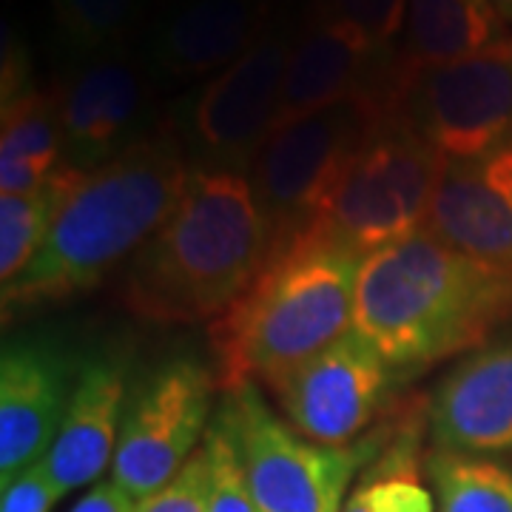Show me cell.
I'll use <instances>...</instances> for the list:
<instances>
[{"label": "cell", "instance_id": "cell-1", "mask_svg": "<svg viewBox=\"0 0 512 512\" xmlns=\"http://www.w3.org/2000/svg\"><path fill=\"white\" fill-rule=\"evenodd\" d=\"M188 177L191 163L174 126H160L126 154L86 171L29 268L3 288V316L89 291L134 259L177 208Z\"/></svg>", "mask_w": 512, "mask_h": 512}, {"label": "cell", "instance_id": "cell-2", "mask_svg": "<svg viewBox=\"0 0 512 512\" xmlns=\"http://www.w3.org/2000/svg\"><path fill=\"white\" fill-rule=\"evenodd\" d=\"M271 256V231L248 174L191 168L183 197L128 262L123 302L157 325L214 322Z\"/></svg>", "mask_w": 512, "mask_h": 512}, {"label": "cell", "instance_id": "cell-3", "mask_svg": "<svg viewBox=\"0 0 512 512\" xmlns=\"http://www.w3.org/2000/svg\"><path fill=\"white\" fill-rule=\"evenodd\" d=\"M512 313V279L416 231L365 256L353 330L393 370L427 367L478 345Z\"/></svg>", "mask_w": 512, "mask_h": 512}, {"label": "cell", "instance_id": "cell-4", "mask_svg": "<svg viewBox=\"0 0 512 512\" xmlns=\"http://www.w3.org/2000/svg\"><path fill=\"white\" fill-rule=\"evenodd\" d=\"M365 256L302 234L268 256L248 291L211 322L217 384H268L353 328Z\"/></svg>", "mask_w": 512, "mask_h": 512}, {"label": "cell", "instance_id": "cell-5", "mask_svg": "<svg viewBox=\"0 0 512 512\" xmlns=\"http://www.w3.org/2000/svg\"><path fill=\"white\" fill-rule=\"evenodd\" d=\"M387 117L382 86L348 94L325 109L282 120L248 171L271 231V254L311 231L333 185Z\"/></svg>", "mask_w": 512, "mask_h": 512}, {"label": "cell", "instance_id": "cell-6", "mask_svg": "<svg viewBox=\"0 0 512 512\" xmlns=\"http://www.w3.org/2000/svg\"><path fill=\"white\" fill-rule=\"evenodd\" d=\"M444 157L396 117H384L333 185L311 231L356 254L424 231Z\"/></svg>", "mask_w": 512, "mask_h": 512}, {"label": "cell", "instance_id": "cell-7", "mask_svg": "<svg viewBox=\"0 0 512 512\" xmlns=\"http://www.w3.org/2000/svg\"><path fill=\"white\" fill-rule=\"evenodd\" d=\"M387 114L450 160L512 143V43L413 74L384 69Z\"/></svg>", "mask_w": 512, "mask_h": 512}, {"label": "cell", "instance_id": "cell-8", "mask_svg": "<svg viewBox=\"0 0 512 512\" xmlns=\"http://www.w3.org/2000/svg\"><path fill=\"white\" fill-rule=\"evenodd\" d=\"M237 447L256 512H342L365 447L305 439L276 416L259 384L225 390L214 416Z\"/></svg>", "mask_w": 512, "mask_h": 512}, {"label": "cell", "instance_id": "cell-9", "mask_svg": "<svg viewBox=\"0 0 512 512\" xmlns=\"http://www.w3.org/2000/svg\"><path fill=\"white\" fill-rule=\"evenodd\" d=\"M296 35L271 26L228 69L183 100L174 131L191 168L248 174L279 123L282 86Z\"/></svg>", "mask_w": 512, "mask_h": 512}, {"label": "cell", "instance_id": "cell-10", "mask_svg": "<svg viewBox=\"0 0 512 512\" xmlns=\"http://www.w3.org/2000/svg\"><path fill=\"white\" fill-rule=\"evenodd\" d=\"M214 376L194 359H171L140 384L111 464V481L137 504L165 487L208 433Z\"/></svg>", "mask_w": 512, "mask_h": 512}, {"label": "cell", "instance_id": "cell-11", "mask_svg": "<svg viewBox=\"0 0 512 512\" xmlns=\"http://www.w3.org/2000/svg\"><path fill=\"white\" fill-rule=\"evenodd\" d=\"M393 382V367L359 330L350 328L302 365L265 387L305 439L345 447L376 419Z\"/></svg>", "mask_w": 512, "mask_h": 512}, {"label": "cell", "instance_id": "cell-12", "mask_svg": "<svg viewBox=\"0 0 512 512\" xmlns=\"http://www.w3.org/2000/svg\"><path fill=\"white\" fill-rule=\"evenodd\" d=\"M63 160L77 171H94L143 143L154 126V92L146 63L126 52L77 60L55 89Z\"/></svg>", "mask_w": 512, "mask_h": 512}, {"label": "cell", "instance_id": "cell-13", "mask_svg": "<svg viewBox=\"0 0 512 512\" xmlns=\"http://www.w3.org/2000/svg\"><path fill=\"white\" fill-rule=\"evenodd\" d=\"M424 231L512 279V143L444 163Z\"/></svg>", "mask_w": 512, "mask_h": 512}, {"label": "cell", "instance_id": "cell-14", "mask_svg": "<svg viewBox=\"0 0 512 512\" xmlns=\"http://www.w3.org/2000/svg\"><path fill=\"white\" fill-rule=\"evenodd\" d=\"M77 376L52 342H9L0 359V487L52 450Z\"/></svg>", "mask_w": 512, "mask_h": 512}, {"label": "cell", "instance_id": "cell-15", "mask_svg": "<svg viewBox=\"0 0 512 512\" xmlns=\"http://www.w3.org/2000/svg\"><path fill=\"white\" fill-rule=\"evenodd\" d=\"M271 29V0H171L146 32V69L163 80L214 77Z\"/></svg>", "mask_w": 512, "mask_h": 512}, {"label": "cell", "instance_id": "cell-16", "mask_svg": "<svg viewBox=\"0 0 512 512\" xmlns=\"http://www.w3.org/2000/svg\"><path fill=\"white\" fill-rule=\"evenodd\" d=\"M430 433L444 453H512V339L470 353L441 379Z\"/></svg>", "mask_w": 512, "mask_h": 512}, {"label": "cell", "instance_id": "cell-17", "mask_svg": "<svg viewBox=\"0 0 512 512\" xmlns=\"http://www.w3.org/2000/svg\"><path fill=\"white\" fill-rule=\"evenodd\" d=\"M126 404V367L120 362L100 356L77 370L69 410L43 458L63 493L92 484L114 464Z\"/></svg>", "mask_w": 512, "mask_h": 512}, {"label": "cell", "instance_id": "cell-18", "mask_svg": "<svg viewBox=\"0 0 512 512\" xmlns=\"http://www.w3.org/2000/svg\"><path fill=\"white\" fill-rule=\"evenodd\" d=\"M387 60L390 55H376L350 29L311 12L305 29L293 40L279 123L325 109L348 94L367 89Z\"/></svg>", "mask_w": 512, "mask_h": 512}, {"label": "cell", "instance_id": "cell-19", "mask_svg": "<svg viewBox=\"0 0 512 512\" xmlns=\"http://www.w3.org/2000/svg\"><path fill=\"white\" fill-rule=\"evenodd\" d=\"M504 20L490 0H407L390 72L413 74L501 43Z\"/></svg>", "mask_w": 512, "mask_h": 512}, {"label": "cell", "instance_id": "cell-20", "mask_svg": "<svg viewBox=\"0 0 512 512\" xmlns=\"http://www.w3.org/2000/svg\"><path fill=\"white\" fill-rule=\"evenodd\" d=\"M66 165L63 128L55 92H26L3 97L0 131V191H37Z\"/></svg>", "mask_w": 512, "mask_h": 512}, {"label": "cell", "instance_id": "cell-21", "mask_svg": "<svg viewBox=\"0 0 512 512\" xmlns=\"http://www.w3.org/2000/svg\"><path fill=\"white\" fill-rule=\"evenodd\" d=\"M83 171L63 165L55 177L37 191L0 194V282L12 285L32 262L49 234L60 205Z\"/></svg>", "mask_w": 512, "mask_h": 512}, {"label": "cell", "instance_id": "cell-22", "mask_svg": "<svg viewBox=\"0 0 512 512\" xmlns=\"http://www.w3.org/2000/svg\"><path fill=\"white\" fill-rule=\"evenodd\" d=\"M148 0H52L60 46L72 60L126 52L128 37L146 18Z\"/></svg>", "mask_w": 512, "mask_h": 512}, {"label": "cell", "instance_id": "cell-23", "mask_svg": "<svg viewBox=\"0 0 512 512\" xmlns=\"http://www.w3.org/2000/svg\"><path fill=\"white\" fill-rule=\"evenodd\" d=\"M427 476L436 512H512V467L501 461L439 450Z\"/></svg>", "mask_w": 512, "mask_h": 512}, {"label": "cell", "instance_id": "cell-24", "mask_svg": "<svg viewBox=\"0 0 512 512\" xmlns=\"http://www.w3.org/2000/svg\"><path fill=\"white\" fill-rule=\"evenodd\" d=\"M407 0H313L316 15L359 35L376 55H393L402 35Z\"/></svg>", "mask_w": 512, "mask_h": 512}, {"label": "cell", "instance_id": "cell-25", "mask_svg": "<svg viewBox=\"0 0 512 512\" xmlns=\"http://www.w3.org/2000/svg\"><path fill=\"white\" fill-rule=\"evenodd\" d=\"M205 450L211 458L208 512H256L242 464H239L237 447L217 419L211 421V427L205 433Z\"/></svg>", "mask_w": 512, "mask_h": 512}, {"label": "cell", "instance_id": "cell-26", "mask_svg": "<svg viewBox=\"0 0 512 512\" xmlns=\"http://www.w3.org/2000/svg\"><path fill=\"white\" fill-rule=\"evenodd\" d=\"M211 495V458L202 444L185 467L165 487L137 504V512H208Z\"/></svg>", "mask_w": 512, "mask_h": 512}, {"label": "cell", "instance_id": "cell-27", "mask_svg": "<svg viewBox=\"0 0 512 512\" xmlns=\"http://www.w3.org/2000/svg\"><path fill=\"white\" fill-rule=\"evenodd\" d=\"M63 495L66 493L57 487L46 461L40 458L3 487L0 512H49Z\"/></svg>", "mask_w": 512, "mask_h": 512}, {"label": "cell", "instance_id": "cell-28", "mask_svg": "<svg viewBox=\"0 0 512 512\" xmlns=\"http://www.w3.org/2000/svg\"><path fill=\"white\" fill-rule=\"evenodd\" d=\"M72 512H137V501L114 481H106L83 495Z\"/></svg>", "mask_w": 512, "mask_h": 512}, {"label": "cell", "instance_id": "cell-29", "mask_svg": "<svg viewBox=\"0 0 512 512\" xmlns=\"http://www.w3.org/2000/svg\"><path fill=\"white\" fill-rule=\"evenodd\" d=\"M490 6L498 12V18L512 23V0H490Z\"/></svg>", "mask_w": 512, "mask_h": 512}]
</instances>
